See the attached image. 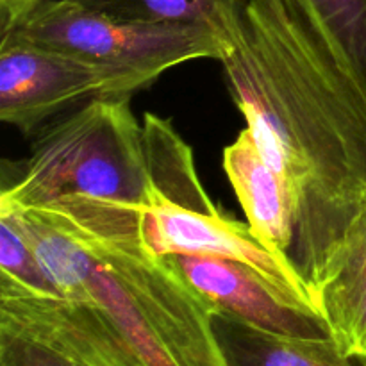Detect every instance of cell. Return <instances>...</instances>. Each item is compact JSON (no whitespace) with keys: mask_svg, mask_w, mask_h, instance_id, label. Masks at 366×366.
<instances>
[{"mask_svg":"<svg viewBox=\"0 0 366 366\" xmlns=\"http://www.w3.org/2000/svg\"><path fill=\"white\" fill-rule=\"evenodd\" d=\"M222 63L247 129L293 195L290 261L317 304L366 204V84L302 0H249Z\"/></svg>","mask_w":366,"mask_h":366,"instance_id":"obj_1","label":"cell"},{"mask_svg":"<svg viewBox=\"0 0 366 366\" xmlns=\"http://www.w3.org/2000/svg\"><path fill=\"white\" fill-rule=\"evenodd\" d=\"M7 211L59 292H0V327L82 366H229L213 307L138 243H82L31 214Z\"/></svg>","mask_w":366,"mask_h":366,"instance_id":"obj_2","label":"cell"},{"mask_svg":"<svg viewBox=\"0 0 366 366\" xmlns=\"http://www.w3.org/2000/svg\"><path fill=\"white\" fill-rule=\"evenodd\" d=\"M16 167L2 181L0 209L31 214L82 243L143 242L152 179L129 99L89 100L39 129Z\"/></svg>","mask_w":366,"mask_h":366,"instance_id":"obj_3","label":"cell"},{"mask_svg":"<svg viewBox=\"0 0 366 366\" xmlns=\"http://www.w3.org/2000/svg\"><path fill=\"white\" fill-rule=\"evenodd\" d=\"M2 38L131 74L147 86L170 68L195 59L224 61L231 50L220 34L206 27L122 20L74 0H45Z\"/></svg>","mask_w":366,"mask_h":366,"instance_id":"obj_4","label":"cell"},{"mask_svg":"<svg viewBox=\"0 0 366 366\" xmlns=\"http://www.w3.org/2000/svg\"><path fill=\"white\" fill-rule=\"evenodd\" d=\"M142 79L14 38L0 39V120L24 134L70 107L97 99H131Z\"/></svg>","mask_w":366,"mask_h":366,"instance_id":"obj_5","label":"cell"},{"mask_svg":"<svg viewBox=\"0 0 366 366\" xmlns=\"http://www.w3.org/2000/svg\"><path fill=\"white\" fill-rule=\"evenodd\" d=\"M142 229L145 247L156 257L211 256L238 261L267 279L290 302L318 313L313 295L295 267L270 252L249 224L222 213L206 189L177 200L161 195L152 186Z\"/></svg>","mask_w":366,"mask_h":366,"instance_id":"obj_6","label":"cell"},{"mask_svg":"<svg viewBox=\"0 0 366 366\" xmlns=\"http://www.w3.org/2000/svg\"><path fill=\"white\" fill-rule=\"evenodd\" d=\"M163 259H168L213 311L277 335L331 338L320 315L290 302L247 264L211 256H170Z\"/></svg>","mask_w":366,"mask_h":366,"instance_id":"obj_7","label":"cell"},{"mask_svg":"<svg viewBox=\"0 0 366 366\" xmlns=\"http://www.w3.org/2000/svg\"><path fill=\"white\" fill-rule=\"evenodd\" d=\"M224 170L256 238L275 256L290 261L295 236L293 195L247 127L225 147Z\"/></svg>","mask_w":366,"mask_h":366,"instance_id":"obj_8","label":"cell"},{"mask_svg":"<svg viewBox=\"0 0 366 366\" xmlns=\"http://www.w3.org/2000/svg\"><path fill=\"white\" fill-rule=\"evenodd\" d=\"M317 307L340 349L366 357V204L318 286Z\"/></svg>","mask_w":366,"mask_h":366,"instance_id":"obj_9","label":"cell"},{"mask_svg":"<svg viewBox=\"0 0 366 366\" xmlns=\"http://www.w3.org/2000/svg\"><path fill=\"white\" fill-rule=\"evenodd\" d=\"M213 329L229 366H366L332 338H297L268 332L213 311Z\"/></svg>","mask_w":366,"mask_h":366,"instance_id":"obj_10","label":"cell"},{"mask_svg":"<svg viewBox=\"0 0 366 366\" xmlns=\"http://www.w3.org/2000/svg\"><path fill=\"white\" fill-rule=\"evenodd\" d=\"M122 20L206 27L229 45L238 39L249 0H74Z\"/></svg>","mask_w":366,"mask_h":366,"instance_id":"obj_11","label":"cell"},{"mask_svg":"<svg viewBox=\"0 0 366 366\" xmlns=\"http://www.w3.org/2000/svg\"><path fill=\"white\" fill-rule=\"evenodd\" d=\"M0 292L61 297L16 218L0 211Z\"/></svg>","mask_w":366,"mask_h":366,"instance_id":"obj_12","label":"cell"},{"mask_svg":"<svg viewBox=\"0 0 366 366\" xmlns=\"http://www.w3.org/2000/svg\"><path fill=\"white\" fill-rule=\"evenodd\" d=\"M338 39L366 84V0H302Z\"/></svg>","mask_w":366,"mask_h":366,"instance_id":"obj_13","label":"cell"},{"mask_svg":"<svg viewBox=\"0 0 366 366\" xmlns=\"http://www.w3.org/2000/svg\"><path fill=\"white\" fill-rule=\"evenodd\" d=\"M0 366H82L52 347L0 327Z\"/></svg>","mask_w":366,"mask_h":366,"instance_id":"obj_14","label":"cell"},{"mask_svg":"<svg viewBox=\"0 0 366 366\" xmlns=\"http://www.w3.org/2000/svg\"><path fill=\"white\" fill-rule=\"evenodd\" d=\"M45 0H0V38L16 29Z\"/></svg>","mask_w":366,"mask_h":366,"instance_id":"obj_15","label":"cell"}]
</instances>
